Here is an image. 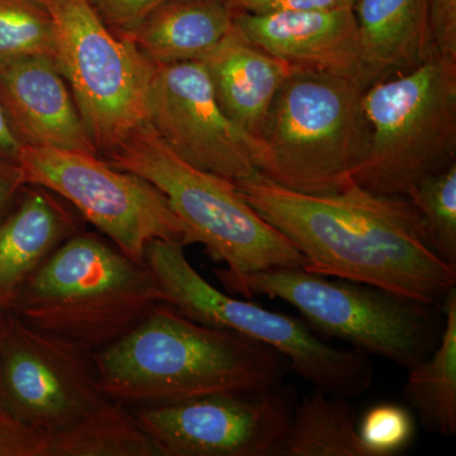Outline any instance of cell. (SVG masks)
Returning a JSON list of instances; mask_svg holds the SVG:
<instances>
[{"label":"cell","instance_id":"12","mask_svg":"<svg viewBox=\"0 0 456 456\" xmlns=\"http://www.w3.org/2000/svg\"><path fill=\"white\" fill-rule=\"evenodd\" d=\"M298 401L281 384L131 410L159 456H281Z\"/></svg>","mask_w":456,"mask_h":456},{"label":"cell","instance_id":"22","mask_svg":"<svg viewBox=\"0 0 456 456\" xmlns=\"http://www.w3.org/2000/svg\"><path fill=\"white\" fill-rule=\"evenodd\" d=\"M47 456H159L131 407L108 398L103 406L47 439Z\"/></svg>","mask_w":456,"mask_h":456},{"label":"cell","instance_id":"1","mask_svg":"<svg viewBox=\"0 0 456 456\" xmlns=\"http://www.w3.org/2000/svg\"><path fill=\"white\" fill-rule=\"evenodd\" d=\"M235 185L292 242L307 272L374 285L437 308L456 288L455 266L432 250L407 197L373 193L354 182L336 193H301L260 173Z\"/></svg>","mask_w":456,"mask_h":456},{"label":"cell","instance_id":"8","mask_svg":"<svg viewBox=\"0 0 456 456\" xmlns=\"http://www.w3.org/2000/svg\"><path fill=\"white\" fill-rule=\"evenodd\" d=\"M185 245L154 240L145 263L167 302L185 317L227 330L272 347L289 362L292 371L331 395L355 397L373 383L368 354L340 350L321 340L305 321L233 298L213 287L189 263Z\"/></svg>","mask_w":456,"mask_h":456},{"label":"cell","instance_id":"19","mask_svg":"<svg viewBox=\"0 0 456 456\" xmlns=\"http://www.w3.org/2000/svg\"><path fill=\"white\" fill-rule=\"evenodd\" d=\"M235 29L226 0H167L134 32V42L156 65L202 61Z\"/></svg>","mask_w":456,"mask_h":456},{"label":"cell","instance_id":"17","mask_svg":"<svg viewBox=\"0 0 456 456\" xmlns=\"http://www.w3.org/2000/svg\"><path fill=\"white\" fill-rule=\"evenodd\" d=\"M431 0H354L364 84L406 73L435 53Z\"/></svg>","mask_w":456,"mask_h":456},{"label":"cell","instance_id":"16","mask_svg":"<svg viewBox=\"0 0 456 456\" xmlns=\"http://www.w3.org/2000/svg\"><path fill=\"white\" fill-rule=\"evenodd\" d=\"M202 62L222 112L257 146L270 106L293 69L245 40L236 26Z\"/></svg>","mask_w":456,"mask_h":456},{"label":"cell","instance_id":"15","mask_svg":"<svg viewBox=\"0 0 456 456\" xmlns=\"http://www.w3.org/2000/svg\"><path fill=\"white\" fill-rule=\"evenodd\" d=\"M0 107L22 146L97 154L55 60L0 59Z\"/></svg>","mask_w":456,"mask_h":456},{"label":"cell","instance_id":"18","mask_svg":"<svg viewBox=\"0 0 456 456\" xmlns=\"http://www.w3.org/2000/svg\"><path fill=\"white\" fill-rule=\"evenodd\" d=\"M16 208L0 220V307H11L23 285L65 240L75 218L47 189L26 185Z\"/></svg>","mask_w":456,"mask_h":456},{"label":"cell","instance_id":"10","mask_svg":"<svg viewBox=\"0 0 456 456\" xmlns=\"http://www.w3.org/2000/svg\"><path fill=\"white\" fill-rule=\"evenodd\" d=\"M20 178L23 187L47 189L73 204L86 221L137 263L146 264V248L154 240L193 244L187 224L154 184L130 171L117 169L97 154L22 146Z\"/></svg>","mask_w":456,"mask_h":456},{"label":"cell","instance_id":"21","mask_svg":"<svg viewBox=\"0 0 456 456\" xmlns=\"http://www.w3.org/2000/svg\"><path fill=\"white\" fill-rule=\"evenodd\" d=\"M443 312L445 325L439 345L408 370L403 397L428 431L450 437L456 434V288L446 297Z\"/></svg>","mask_w":456,"mask_h":456},{"label":"cell","instance_id":"6","mask_svg":"<svg viewBox=\"0 0 456 456\" xmlns=\"http://www.w3.org/2000/svg\"><path fill=\"white\" fill-rule=\"evenodd\" d=\"M364 89L359 80L293 71L279 88L257 140V171L301 193L346 188L364 152Z\"/></svg>","mask_w":456,"mask_h":456},{"label":"cell","instance_id":"27","mask_svg":"<svg viewBox=\"0 0 456 456\" xmlns=\"http://www.w3.org/2000/svg\"><path fill=\"white\" fill-rule=\"evenodd\" d=\"M0 456H47V441L17 422L0 404Z\"/></svg>","mask_w":456,"mask_h":456},{"label":"cell","instance_id":"31","mask_svg":"<svg viewBox=\"0 0 456 456\" xmlns=\"http://www.w3.org/2000/svg\"><path fill=\"white\" fill-rule=\"evenodd\" d=\"M22 188L18 183L0 174V220L7 215L9 206Z\"/></svg>","mask_w":456,"mask_h":456},{"label":"cell","instance_id":"2","mask_svg":"<svg viewBox=\"0 0 456 456\" xmlns=\"http://www.w3.org/2000/svg\"><path fill=\"white\" fill-rule=\"evenodd\" d=\"M92 358L101 392L128 407L265 391L292 371L272 347L196 322L169 303Z\"/></svg>","mask_w":456,"mask_h":456},{"label":"cell","instance_id":"25","mask_svg":"<svg viewBox=\"0 0 456 456\" xmlns=\"http://www.w3.org/2000/svg\"><path fill=\"white\" fill-rule=\"evenodd\" d=\"M358 432L370 456H395L410 445L415 425L406 408L382 403L362 416Z\"/></svg>","mask_w":456,"mask_h":456},{"label":"cell","instance_id":"24","mask_svg":"<svg viewBox=\"0 0 456 456\" xmlns=\"http://www.w3.org/2000/svg\"><path fill=\"white\" fill-rule=\"evenodd\" d=\"M20 56L56 61L53 18L41 0H0V59Z\"/></svg>","mask_w":456,"mask_h":456},{"label":"cell","instance_id":"9","mask_svg":"<svg viewBox=\"0 0 456 456\" xmlns=\"http://www.w3.org/2000/svg\"><path fill=\"white\" fill-rule=\"evenodd\" d=\"M55 29L56 62L102 156L147 122L154 62L110 28L92 0H41Z\"/></svg>","mask_w":456,"mask_h":456},{"label":"cell","instance_id":"5","mask_svg":"<svg viewBox=\"0 0 456 456\" xmlns=\"http://www.w3.org/2000/svg\"><path fill=\"white\" fill-rule=\"evenodd\" d=\"M365 147L351 180L383 196L407 197L456 163V62L432 53L406 73L365 86Z\"/></svg>","mask_w":456,"mask_h":456},{"label":"cell","instance_id":"4","mask_svg":"<svg viewBox=\"0 0 456 456\" xmlns=\"http://www.w3.org/2000/svg\"><path fill=\"white\" fill-rule=\"evenodd\" d=\"M101 158L149 180L167 197L193 244L206 246L213 260L226 264L216 275L228 290L253 273L305 268L301 253L246 202L235 182L191 167L149 122Z\"/></svg>","mask_w":456,"mask_h":456},{"label":"cell","instance_id":"13","mask_svg":"<svg viewBox=\"0 0 456 456\" xmlns=\"http://www.w3.org/2000/svg\"><path fill=\"white\" fill-rule=\"evenodd\" d=\"M147 122L191 167L232 182L259 173L256 143L222 112L202 61L155 64Z\"/></svg>","mask_w":456,"mask_h":456},{"label":"cell","instance_id":"29","mask_svg":"<svg viewBox=\"0 0 456 456\" xmlns=\"http://www.w3.org/2000/svg\"><path fill=\"white\" fill-rule=\"evenodd\" d=\"M235 13L273 14L353 5L354 0H226Z\"/></svg>","mask_w":456,"mask_h":456},{"label":"cell","instance_id":"20","mask_svg":"<svg viewBox=\"0 0 456 456\" xmlns=\"http://www.w3.org/2000/svg\"><path fill=\"white\" fill-rule=\"evenodd\" d=\"M281 456H370L349 397L314 388L297 402Z\"/></svg>","mask_w":456,"mask_h":456},{"label":"cell","instance_id":"7","mask_svg":"<svg viewBox=\"0 0 456 456\" xmlns=\"http://www.w3.org/2000/svg\"><path fill=\"white\" fill-rule=\"evenodd\" d=\"M231 292L246 298L261 294L281 299L296 308L317 332L407 370L434 353L445 325L443 308L374 285L323 277L302 268L245 275Z\"/></svg>","mask_w":456,"mask_h":456},{"label":"cell","instance_id":"11","mask_svg":"<svg viewBox=\"0 0 456 456\" xmlns=\"http://www.w3.org/2000/svg\"><path fill=\"white\" fill-rule=\"evenodd\" d=\"M92 354L0 307V404L45 439L106 403Z\"/></svg>","mask_w":456,"mask_h":456},{"label":"cell","instance_id":"30","mask_svg":"<svg viewBox=\"0 0 456 456\" xmlns=\"http://www.w3.org/2000/svg\"><path fill=\"white\" fill-rule=\"evenodd\" d=\"M20 147L0 107V174L23 187L20 178Z\"/></svg>","mask_w":456,"mask_h":456},{"label":"cell","instance_id":"3","mask_svg":"<svg viewBox=\"0 0 456 456\" xmlns=\"http://www.w3.org/2000/svg\"><path fill=\"white\" fill-rule=\"evenodd\" d=\"M167 303L151 270L95 233L65 240L23 285L11 310L93 354Z\"/></svg>","mask_w":456,"mask_h":456},{"label":"cell","instance_id":"28","mask_svg":"<svg viewBox=\"0 0 456 456\" xmlns=\"http://www.w3.org/2000/svg\"><path fill=\"white\" fill-rule=\"evenodd\" d=\"M430 22L435 53L456 62V0H431Z\"/></svg>","mask_w":456,"mask_h":456},{"label":"cell","instance_id":"14","mask_svg":"<svg viewBox=\"0 0 456 456\" xmlns=\"http://www.w3.org/2000/svg\"><path fill=\"white\" fill-rule=\"evenodd\" d=\"M235 26L245 40L294 71L347 77L365 86L353 5L273 14L235 13Z\"/></svg>","mask_w":456,"mask_h":456},{"label":"cell","instance_id":"26","mask_svg":"<svg viewBox=\"0 0 456 456\" xmlns=\"http://www.w3.org/2000/svg\"><path fill=\"white\" fill-rule=\"evenodd\" d=\"M167 0H92L106 25L118 35L134 32Z\"/></svg>","mask_w":456,"mask_h":456},{"label":"cell","instance_id":"23","mask_svg":"<svg viewBox=\"0 0 456 456\" xmlns=\"http://www.w3.org/2000/svg\"><path fill=\"white\" fill-rule=\"evenodd\" d=\"M407 198L432 250L456 268V163L419 183Z\"/></svg>","mask_w":456,"mask_h":456}]
</instances>
